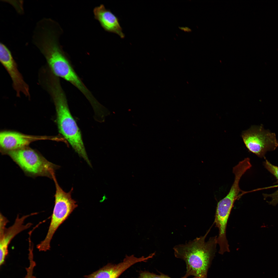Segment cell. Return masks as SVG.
<instances>
[{
    "instance_id": "cell-1",
    "label": "cell",
    "mask_w": 278,
    "mask_h": 278,
    "mask_svg": "<svg viewBox=\"0 0 278 278\" xmlns=\"http://www.w3.org/2000/svg\"><path fill=\"white\" fill-rule=\"evenodd\" d=\"M43 88L49 93L54 103L59 132L75 151L91 165L80 131L70 111L66 98L59 78L55 77L48 78L44 83Z\"/></svg>"
},
{
    "instance_id": "cell-2",
    "label": "cell",
    "mask_w": 278,
    "mask_h": 278,
    "mask_svg": "<svg viewBox=\"0 0 278 278\" xmlns=\"http://www.w3.org/2000/svg\"><path fill=\"white\" fill-rule=\"evenodd\" d=\"M210 229L203 236L197 237L184 244L175 246L173 248L175 256L185 261L186 278L192 276L196 278H207V272L216 251L217 236L205 239Z\"/></svg>"
},
{
    "instance_id": "cell-3",
    "label": "cell",
    "mask_w": 278,
    "mask_h": 278,
    "mask_svg": "<svg viewBox=\"0 0 278 278\" xmlns=\"http://www.w3.org/2000/svg\"><path fill=\"white\" fill-rule=\"evenodd\" d=\"M52 179L56 189L54 206L46 235L44 240L37 245L40 251H46L50 249V242L55 232L77 206L76 202L71 197L73 188L69 192L66 193L59 186L55 175L53 176Z\"/></svg>"
},
{
    "instance_id": "cell-4",
    "label": "cell",
    "mask_w": 278,
    "mask_h": 278,
    "mask_svg": "<svg viewBox=\"0 0 278 278\" xmlns=\"http://www.w3.org/2000/svg\"><path fill=\"white\" fill-rule=\"evenodd\" d=\"M5 153L29 176H46L52 179L55 170L59 168L27 147Z\"/></svg>"
},
{
    "instance_id": "cell-5",
    "label": "cell",
    "mask_w": 278,
    "mask_h": 278,
    "mask_svg": "<svg viewBox=\"0 0 278 278\" xmlns=\"http://www.w3.org/2000/svg\"><path fill=\"white\" fill-rule=\"evenodd\" d=\"M242 136L248 150L260 158L278 146L275 134L265 129L262 125L252 127L244 132Z\"/></svg>"
},
{
    "instance_id": "cell-6",
    "label": "cell",
    "mask_w": 278,
    "mask_h": 278,
    "mask_svg": "<svg viewBox=\"0 0 278 278\" xmlns=\"http://www.w3.org/2000/svg\"><path fill=\"white\" fill-rule=\"evenodd\" d=\"M0 60L11 79L12 86L15 91L17 97H20L22 93L25 96L30 97L28 85L25 81L19 71L17 64L11 53L4 44H0Z\"/></svg>"
},
{
    "instance_id": "cell-7",
    "label": "cell",
    "mask_w": 278,
    "mask_h": 278,
    "mask_svg": "<svg viewBox=\"0 0 278 278\" xmlns=\"http://www.w3.org/2000/svg\"><path fill=\"white\" fill-rule=\"evenodd\" d=\"M147 257L140 258L134 255L126 256L123 261L117 264L108 263L106 265L92 274L84 276L85 278H119L128 268L136 263L146 262Z\"/></svg>"
},
{
    "instance_id": "cell-8",
    "label": "cell",
    "mask_w": 278,
    "mask_h": 278,
    "mask_svg": "<svg viewBox=\"0 0 278 278\" xmlns=\"http://www.w3.org/2000/svg\"><path fill=\"white\" fill-rule=\"evenodd\" d=\"M37 214L33 213L19 216L18 215L14 224L7 228H6L3 233L0 235V265L3 264L8 254V245L12 240L18 234L26 230L32 225L31 223L24 224L25 220L29 217Z\"/></svg>"
},
{
    "instance_id": "cell-9",
    "label": "cell",
    "mask_w": 278,
    "mask_h": 278,
    "mask_svg": "<svg viewBox=\"0 0 278 278\" xmlns=\"http://www.w3.org/2000/svg\"><path fill=\"white\" fill-rule=\"evenodd\" d=\"M40 138L19 132L4 131L0 134V145L3 152L27 147L31 142Z\"/></svg>"
},
{
    "instance_id": "cell-10",
    "label": "cell",
    "mask_w": 278,
    "mask_h": 278,
    "mask_svg": "<svg viewBox=\"0 0 278 278\" xmlns=\"http://www.w3.org/2000/svg\"><path fill=\"white\" fill-rule=\"evenodd\" d=\"M93 12L95 19L99 22L106 31L116 34L121 38H124L125 35L118 18L110 10L106 9L104 5L102 4L95 7Z\"/></svg>"
},
{
    "instance_id": "cell-11",
    "label": "cell",
    "mask_w": 278,
    "mask_h": 278,
    "mask_svg": "<svg viewBox=\"0 0 278 278\" xmlns=\"http://www.w3.org/2000/svg\"><path fill=\"white\" fill-rule=\"evenodd\" d=\"M264 165L266 168L276 177L278 182V167L272 164L266 159L264 162ZM263 196L264 198L270 197L271 198L270 202L272 204H276L278 202V190L271 194H264Z\"/></svg>"
},
{
    "instance_id": "cell-12",
    "label": "cell",
    "mask_w": 278,
    "mask_h": 278,
    "mask_svg": "<svg viewBox=\"0 0 278 278\" xmlns=\"http://www.w3.org/2000/svg\"><path fill=\"white\" fill-rule=\"evenodd\" d=\"M159 275H157L147 271L141 272L138 278H172L168 275L160 273ZM180 278H187L184 276ZM193 278H196L194 277Z\"/></svg>"
},
{
    "instance_id": "cell-13",
    "label": "cell",
    "mask_w": 278,
    "mask_h": 278,
    "mask_svg": "<svg viewBox=\"0 0 278 278\" xmlns=\"http://www.w3.org/2000/svg\"><path fill=\"white\" fill-rule=\"evenodd\" d=\"M8 221L1 213L0 215V235L3 234L6 229L5 226Z\"/></svg>"
},
{
    "instance_id": "cell-14",
    "label": "cell",
    "mask_w": 278,
    "mask_h": 278,
    "mask_svg": "<svg viewBox=\"0 0 278 278\" xmlns=\"http://www.w3.org/2000/svg\"><path fill=\"white\" fill-rule=\"evenodd\" d=\"M179 28L180 29L183 30L185 31L190 32L191 31V30L190 29L187 27H179Z\"/></svg>"
}]
</instances>
